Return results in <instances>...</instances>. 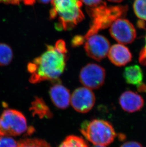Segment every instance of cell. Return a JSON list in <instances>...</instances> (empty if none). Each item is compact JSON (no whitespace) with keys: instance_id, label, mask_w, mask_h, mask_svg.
<instances>
[{"instance_id":"obj_1","label":"cell","mask_w":146,"mask_h":147,"mask_svg":"<svg viewBox=\"0 0 146 147\" xmlns=\"http://www.w3.org/2000/svg\"><path fill=\"white\" fill-rule=\"evenodd\" d=\"M47 46L45 53L28 65L30 83L54 81L58 79L64 71L66 65V53L51 45Z\"/></svg>"},{"instance_id":"obj_2","label":"cell","mask_w":146,"mask_h":147,"mask_svg":"<svg viewBox=\"0 0 146 147\" xmlns=\"http://www.w3.org/2000/svg\"><path fill=\"white\" fill-rule=\"evenodd\" d=\"M87 11L92 22L89 31L84 36V39L108 28L119 18H124L127 15L128 6L122 5L108 6L106 3L102 2L96 7H89Z\"/></svg>"},{"instance_id":"obj_3","label":"cell","mask_w":146,"mask_h":147,"mask_svg":"<svg viewBox=\"0 0 146 147\" xmlns=\"http://www.w3.org/2000/svg\"><path fill=\"white\" fill-rule=\"evenodd\" d=\"M51 3L50 18L58 17V29H71L84 18L80 0H52Z\"/></svg>"},{"instance_id":"obj_4","label":"cell","mask_w":146,"mask_h":147,"mask_svg":"<svg viewBox=\"0 0 146 147\" xmlns=\"http://www.w3.org/2000/svg\"><path fill=\"white\" fill-rule=\"evenodd\" d=\"M80 131L87 140L95 145L106 146L110 144L117 135L111 123L103 119L84 121Z\"/></svg>"},{"instance_id":"obj_5","label":"cell","mask_w":146,"mask_h":147,"mask_svg":"<svg viewBox=\"0 0 146 147\" xmlns=\"http://www.w3.org/2000/svg\"><path fill=\"white\" fill-rule=\"evenodd\" d=\"M28 129L26 119L16 110H5L0 117V135L19 136Z\"/></svg>"},{"instance_id":"obj_6","label":"cell","mask_w":146,"mask_h":147,"mask_svg":"<svg viewBox=\"0 0 146 147\" xmlns=\"http://www.w3.org/2000/svg\"><path fill=\"white\" fill-rule=\"evenodd\" d=\"M105 76V70L102 67L95 63H89L82 69L79 79L84 87L95 90L103 85Z\"/></svg>"},{"instance_id":"obj_7","label":"cell","mask_w":146,"mask_h":147,"mask_svg":"<svg viewBox=\"0 0 146 147\" xmlns=\"http://www.w3.org/2000/svg\"><path fill=\"white\" fill-rule=\"evenodd\" d=\"M110 35L119 43L128 45L135 40L137 32L135 27L128 20L119 18L111 25Z\"/></svg>"},{"instance_id":"obj_8","label":"cell","mask_w":146,"mask_h":147,"mask_svg":"<svg viewBox=\"0 0 146 147\" xmlns=\"http://www.w3.org/2000/svg\"><path fill=\"white\" fill-rule=\"evenodd\" d=\"M86 40L84 49L90 57L99 61L107 56L110 48V43L105 37L95 34Z\"/></svg>"},{"instance_id":"obj_9","label":"cell","mask_w":146,"mask_h":147,"mask_svg":"<svg viewBox=\"0 0 146 147\" xmlns=\"http://www.w3.org/2000/svg\"><path fill=\"white\" fill-rule=\"evenodd\" d=\"M95 102L94 92L86 87L77 88L71 96L70 103L76 111L82 113H88L93 108Z\"/></svg>"},{"instance_id":"obj_10","label":"cell","mask_w":146,"mask_h":147,"mask_svg":"<svg viewBox=\"0 0 146 147\" xmlns=\"http://www.w3.org/2000/svg\"><path fill=\"white\" fill-rule=\"evenodd\" d=\"M144 101L140 95L131 90L124 92L119 98V104L124 111L133 113L139 111L143 107Z\"/></svg>"},{"instance_id":"obj_11","label":"cell","mask_w":146,"mask_h":147,"mask_svg":"<svg viewBox=\"0 0 146 147\" xmlns=\"http://www.w3.org/2000/svg\"><path fill=\"white\" fill-rule=\"evenodd\" d=\"M107 55L111 62L117 66L126 65L132 60L131 52L122 44L113 45L109 49Z\"/></svg>"},{"instance_id":"obj_12","label":"cell","mask_w":146,"mask_h":147,"mask_svg":"<svg viewBox=\"0 0 146 147\" xmlns=\"http://www.w3.org/2000/svg\"><path fill=\"white\" fill-rule=\"evenodd\" d=\"M50 95L54 105L60 109L67 108L70 103L69 90L60 83L53 85L50 89Z\"/></svg>"},{"instance_id":"obj_13","label":"cell","mask_w":146,"mask_h":147,"mask_svg":"<svg viewBox=\"0 0 146 147\" xmlns=\"http://www.w3.org/2000/svg\"><path fill=\"white\" fill-rule=\"evenodd\" d=\"M123 76L128 84L138 86L142 83L143 73L141 67L135 65L125 68Z\"/></svg>"},{"instance_id":"obj_14","label":"cell","mask_w":146,"mask_h":147,"mask_svg":"<svg viewBox=\"0 0 146 147\" xmlns=\"http://www.w3.org/2000/svg\"><path fill=\"white\" fill-rule=\"evenodd\" d=\"M31 110L33 113L39 115L40 117L50 116V110L42 98H36L32 103Z\"/></svg>"},{"instance_id":"obj_15","label":"cell","mask_w":146,"mask_h":147,"mask_svg":"<svg viewBox=\"0 0 146 147\" xmlns=\"http://www.w3.org/2000/svg\"><path fill=\"white\" fill-rule=\"evenodd\" d=\"M13 59L11 48L5 43H0V66L8 65L11 63Z\"/></svg>"},{"instance_id":"obj_16","label":"cell","mask_w":146,"mask_h":147,"mask_svg":"<svg viewBox=\"0 0 146 147\" xmlns=\"http://www.w3.org/2000/svg\"><path fill=\"white\" fill-rule=\"evenodd\" d=\"M58 147H88L87 143L82 138L71 135L68 136Z\"/></svg>"},{"instance_id":"obj_17","label":"cell","mask_w":146,"mask_h":147,"mask_svg":"<svg viewBox=\"0 0 146 147\" xmlns=\"http://www.w3.org/2000/svg\"><path fill=\"white\" fill-rule=\"evenodd\" d=\"M18 147H51L47 142L39 139H26L18 142Z\"/></svg>"},{"instance_id":"obj_18","label":"cell","mask_w":146,"mask_h":147,"mask_svg":"<svg viewBox=\"0 0 146 147\" xmlns=\"http://www.w3.org/2000/svg\"><path fill=\"white\" fill-rule=\"evenodd\" d=\"M133 10L137 17L146 21V0H135Z\"/></svg>"},{"instance_id":"obj_19","label":"cell","mask_w":146,"mask_h":147,"mask_svg":"<svg viewBox=\"0 0 146 147\" xmlns=\"http://www.w3.org/2000/svg\"><path fill=\"white\" fill-rule=\"evenodd\" d=\"M0 147H18V142L10 137L0 135Z\"/></svg>"},{"instance_id":"obj_20","label":"cell","mask_w":146,"mask_h":147,"mask_svg":"<svg viewBox=\"0 0 146 147\" xmlns=\"http://www.w3.org/2000/svg\"><path fill=\"white\" fill-rule=\"evenodd\" d=\"M139 61L142 65L146 66V34L145 35V45L139 53Z\"/></svg>"},{"instance_id":"obj_21","label":"cell","mask_w":146,"mask_h":147,"mask_svg":"<svg viewBox=\"0 0 146 147\" xmlns=\"http://www.w3.org/2000/svg\"><path fill=\"white\" fill-rule=\"evenodd\" d=\"M89 7H96L102 3V0H80Z\"/></svg>"},{"instance_id":"obj_22","label":"cell","mask_w":146,"mask_h":147,"mask_svg":"<svg viewBox=\"0 0 146 147\" xmlns=\"http://www.w3.org/2000/svg\"><path fill=\"white\" fill-rule=\"evenodd\" d=\"M55 47L62 53H66V52H67V50H66V48L65 42L64 40H58L56 43Z\"/></svg>"},{"instance_id":"obj_23","label":"cell","mask_w":146,"mask_h":147,"mask_svg":"<svg viewBox=\"0 0 146 147\" xmlns=\"http://www.w3.org/2000/svg\"><path fill=\"white\" fill-rule=\"evenodd\" d=\"M120 147H143L141 143L135 141L127 142L123 144Z\"/></svg>"},{"instance_id":"obj_24","label":"cell","mask_w":146,"mask_h":147,"mask_svg":"<svg viewBox=\"0 0 146 147\" xmlns=\"http://www.w3.org/2000/svg\"><path fill=\"white\" fill-rule=\"evenodd\" d=\"M84 37L78 36L74 37L73 40V45L74 46H77L81 45L84 42Z\"/></svg>"},{"instance_id":"obj_25","label":"cell","mask_w":146,"mask_h":147,"mask_svg":"<svg viewBox=\"0 0 146 147\" xmlns=\"http://www.w3.org/2000/svg\"><path fill=\"white\" fill-rule=\"evenodd\" d=\"M22 0H0V3L6 4H19Z\"/></svg>"},{"instance_id":"obj_26","label":"cell","mask_w":146,"mask_h":147,"mask_svg":"<svg viewBox=\"0 0 146 147\" xmlns=\"http://www.w3.org/2000/svg\"><path fill=\"white\" fill-rule=\"evenodd\" d=\"M137 87L139 92H146V86L143 83V82Z\"/></svg>"},{"instance_id":"obj_27","label":"cell","mask_w":146,"mask_h":147,"mask_svg":"<svg viewBox=\"0 0 146 147\" xmlns=\"http://www.w3.org/2000/svg\"><path fill=\"white\" fill-rule=\"evenodd\" d=\"M144 21H143L142 20H141L138 21V23H137L138 27H139V28H141V29H145L146 28L145 22Z\"/></svg>"},{"instance_id":"obj_28","label":"cell","mask_w":146,"mask_h":147,"mask_svg":"<svg viewBox=\"0 0 146 147\" xmlns=\"http://www.w3.org/2000/svg\"><path fill=\"white\" fill-rule=\"evenodd\" d=\"M24 3L26 5H32L34 4L36 0H23Z\"/></svg>"},{"instance_id":"obj_29","label":"cell","mask_w":146,"mask_h":147,"mask_svg":"<svg viewBox=\"0 0 146 147\" xmlns=\"http://www.w3.org/2000/svg\"><path fill=\"white\" fill-rule=\"evenodd\" d=\"M40 3H48L52 0H39Z\"/></svg>"},{"instance_id":"obj_30","label":"cell","mask_w":146,"mask_h":147,"mask_svg":"<svg viewBox=\"0 0 146 147\" xmlns=\"http://www.w3.org/2000/svg\"><path fill=\"white\" fill-rule=\"evenodd\" d=\"M109 1L113 2V3H121V1H123V0H108Z\"/></svg>"},{"instance_id":"obj_31","label":"cell","mask_w":146,"mask_h":147,"mask_svg":"<svg viewBox=\"0 0 146 147\" xmlns=\"http://www.w3.org/2000/svg\"><path fill=\"white\" fill-rule=\"evenodd\" d=\"M92 147H106L105 146H102V145H95L94 146H92Z\"/></svg>"}]
</instances>
